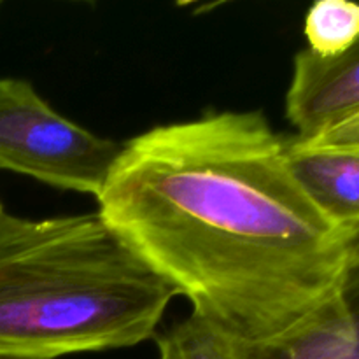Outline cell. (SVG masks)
Here are the masks:
<instances>
[{
    "mask_svg": "<svg viewBox=\"0 0 359 359\" xmlns=\"http://www.w3.org/2000/svg\"><path fill=\"white\" fill-rule=\"evenodd\" d=\"M0 207H2V203H0Z\"/></svg>",
    "mask_w": 359,
    "mask_h": 359,
    "instance_id": "12",
    "label": "cell"
},
{
    "mask_svg": "<svg viewBox=\"0 0 359 359\" xmlns=\"http://www.w3.org/2000/svg\"><path fill=\"white\" fill-rule=\"evenodd\" d=\"M121 149L56 112L28 81L0 77V170L97 198Z\"/></svg>",
    "mask_w": 359,
    "mask_h": 359,
    "instance_id": "3",
    "label": "cell"
},
{
    "mask_svg": "<svg viewBox=\"0 0 359 359\" xmlns=\"http://www.w3.org/2000/svg\"><path fill=\"white\" fill-rule=\"evenodd\" d=\"M286 158L319 212L337 230L359 233V149L312 147L293 135Z\"/></svg>",
    "mask_w": 359,
    "mask_h": 359,
    "instance_id": "6",
    "label": "cell"
},
{
    "mask_svg": "<svg viewBox=\"0 0 359 359\" xmlns=\"http://www.w3.org/2000/svg\"><path fill=\"white\" fill-rule=\"evenodd\" d=\"M359 112V41L335 58H321L309 49L293 60L286 93V118L298 139L321 135Z\"/></svg>",
    "mask_w": 359,
    "mask_h": 359,
    "instance_id": "5",
    "label": "cell"
},
{
    "mask_svg": "<svg viewBox=\"0 0 359 359\" xmlns=\"http://www.w3.org/2000/svg\"><path fill=\"white\" fill-rule=\"evenodd\" d=\"M0 359H13V358H2V356H0Z\"/></svg>",
    "mask_w": 359,
    "mask_h": 359,
    "instance_id": "10",
    "label": "cell"
},
{
    "mask_svg": "<svg viewBox=\"0 0 359 359\" xmlns=\"http://www.w3.org/2000/svg\"><path fill=\"white\" fill-rule=\"evenodd\" d=\"M242 359H359V233L332 293L283 339L242 344Z\"/></svg>",
    "mask_w": 359,
    "mask_h": 359,
    "instance_id": "4",
    "label": "cell"
},
{
    "mask_svg": "<svg viewBox=\"0 0 359 359\" xmlns=\"http://www.w3.org/2000/svg\"><path fill=\"white\" fill-rule=\"evenodd\" d=\"M175 297L98 210L30 219L0 207L2 358L139 346Z\"/></svg>",
    "mask_w": 359,
    "mask_h": 359,
    "instance_id": "2",
    "label": "cell"
},
{
    "mask_svg": "<svg viewBox=\"0 0 359 359\" xmlns=\"http://www.w3.org/2000/svg\"><path fill=\"white\" fill-rule=\"evenodd\" d=\"M0 7H2V2H0Z\"/></svg>",
    "mask_w": 359,
    "mask_h": 359,
    "instance_id": "11",
    "label": "cell"
},
{
    "mask_svg": "<svg viewBox=\"0 0 359 359\" xmlns=\"http://www.w3.org/2000/svg\"><path fill=\"white\" fill-rule=\"evenodd\" d=\"M298 139V137H297ZM312 147H339V149H359V112L353 118L339 123L314 139L302 140Z\"/></svg>",
    "mask_w": 359,
    "mask_h": 359,
    "instance_id": "9",
    "label": "cell"
},
{
    "mask_svg": "<svg viewBox=\"0 0 359 359\" xmlns=\"http://www.w3.org/2000/svg\"><path fill=\"white\" fill-rule=\"evenodd\" d=\"M97 202L193 314L242 344L283 339L316 311L356 235L319 212L287 163L286 137L259 111L133 137Z\"/></svg>",
    "mask_w": 359,
    "mask_h": 359,
    "instance_id": "1",
    "label": "cell"
},
{
    "mask_svg": "<svg viewBox=\"0 0 359 359\" xmlns=\"http://www.w3.org/2000/svg\"><path fill=\"white\" fill-rule=\"evenodd\" d=\"M304 35L309 51L335 58L359 41V4L351 0H318L305 14Z\"/></svg>",
    "mask_w": 359,
    "mask_h": 359,
    "instance_id": "7",
    "label": "cell"
},
{
    "mask_svg": "<svg viewBox=\"0 0 359 359\" xmlns=\"http://www.w3.org/2000/svg\"><path fill=\"white\" fill-rule=\"evenodd\" d=\"M158 359H242L238 342L196 314L156 335Z\"/></svg>",
    "mask_w": 359,
    "mask_h": 359,
    "instance_id": "8",
    "label": "cell"
}]
</instances>
